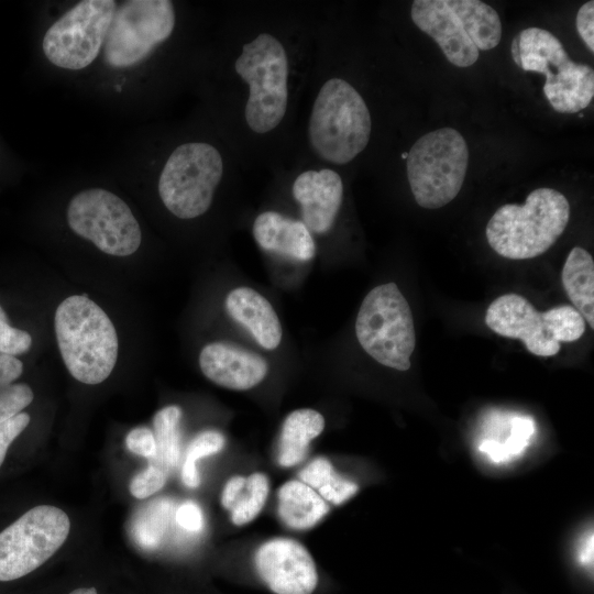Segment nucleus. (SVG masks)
<instances>
[{"label": "nucleus", "mask_w": 594, "mask_h": 594, "mask_svg": "<svg viewBox=\"0 0 594 594\" xmlns=\"http://www.w3.org/2000/svg\"><path fill=\"white\" fill-rule=\"evenodd\" d=\"M55 334L66 369L77 381L96 385L109 377L119 342L108 315L86 295H73L57 307Z\"/></svg>", "instance_id": "nucleus-1"}, {"label": "nucleus", "mask_w": 594, "mask_h": 594, "mask_svg": "<svg viewBox=\"0 0 594 594\" xmlns=\"http://www.w3.org/2000/svg\"><path fill=\"white\" fill-rule=\"evenodd\" d=\"M570 219L565 196L552 188H537L524 205L499 207L487 222L491 248L510 260L534 258L548 251L563 233Z\"/></svg>", "instance_id": "nucleus-2"}, {"label": "nucleus", "mask_w": 594, "mask_h": 594, "mask_svg": "<svg viewBox=\"0 0 594 594\" xmlns=\"http://www.w3.org/2000/svg\"><path fill=\"white\" fill-rule=\"evenodd\" d=\"M371 130L370 110L360 92L342 78L324 81L308 122L315 154L336 165L350 163L367 146Z\"/></svg>", "instance_id": "nucleus-3"}, {"label": "nucleus", "mask_w": 594, "mask_h": 594, "mask_svg": "<svg viewBox=\"0 0 594 594\" xmlns=\"http://www.w3.org/2000/svg\"><path fill=\"white\" fill-rule=\"evenodd\" d=\"M510 52L521 69L544 75L543 92L557 112L575 113L591 103L593 68L573 62L551 32L540 28L525 29L514 37Z\"/></svg>", "instance_id": "nucleus-4"}, {"label": "nucleus", "mask_w": 594, "mask_h": 594, "mask_svg": "<svg viewBox=\"0 0 594 594\" xmlns=\"http://www.w3.org/2000/svg\"><path fill=\"white\" fill-rule=\"evenodd\" d=\"M288 66L283 43L266 32L245 43L234 62L237 74L249 87L245 122L256 134L271 132L286 114Z\"/></svg>", "instance_id": "nucleus-5"}, {"label": "nucleus", "mask_w": 594, "mask_h": 594, "mask_svg": "<svg viewBox=\"0 0 594 594\" xmlns=\"http://www.w3.org/2000/svg\"><path fill=\"white\" fill-rule=\"evenodd\" d=\"M175 25L169 0L118 2L99 59L111 73L136 70L172 36Z\"/></svg>", "instance_id": "nucleus-6"}, {"label": "nucleus", "mask_w": 594, "mask_h": 594, "mask_svg": "<svg viewBox=\"0 0 594 594\" xmlns=\"http://www.w3.org/2000/svg\"><path fill=\"white\" fill-rule=\"evenodd\" d=\"M224 170L220 151L204 141L176 146L165 160L157 179L165 208L179 219H194L210 208Z\"/></svg>", "instance_id": "nucleus-7"}, {"label": "nucleus", "mask_w": 594, "mask_h": 594, "mask_svg": "<svg viewBox=\"0 0 594 594\" xmlns=\"http://www.w3.org/2000/svg\"><path fill=\"white\" fill-rule=\"evenodd\" d=\"M469 148L462 134L441 128L420 136L406 160L407 177L416 202L438 209L460 193L468 170Z\"/></svg>", "instance_id": "nucleus-8"}, {"label": "nucleus", "mask_w": 594, "mask_h": 594, "mask_svg": "<svg viewBox=\"0 0 594 594\" xmlns=\"http://www.w3.org/2000/svg\"><path fill=\"white\" fill-rule=\"evenodd\" d=\"M363 350L384 366L410 369L416 336L411 309L395 283L374 287L363 299L355 320Z\"/></svg>", "instance_id": "nucleus-9"}, {"label": "nucleus", "mask_w": 594, "mask_h": 594, "mask_svg": "<svg viewBox=\"0 0 594 594\" xmlns=\"http://www.w3.org/2000/svg\"><path fill=\"white\" fill-rule=\"evenodd\" d=\"M486 326L495 333L521 340L526 349L538 356L556 355L560 342H574L585 331L581 314L563 305L538 311L531 302L517 294H505L488 306Z\"/></svg>", "instance_id": "nucleus-10"}, {"label": "nucleus", "mask_w": 594, "mask_h": 594, "mask_svg": "<svg viewBox=\"0 0 594 594\" xmlns=\"http://www.w3.org/2000/svg\"><path fill=\"white\" fill-rule=\"evenodd\" d=\"M118 7L114 0H82L46 29L42 52L58 69L81 72L99 59Z\"/></svg>", "instance_id": "nucleus-11"}, {"label": "nucleus", "mask_w": 594, "mask_h": 594, "mask_svg": "<svg viewBox=\"0 0 594 594\" xmlns=\"http://www.w3.org/2000/svg\"><path fill=\"white\" fill-rule=\"evenodd\" d=\"M66 219L74 233L109 255H131L142 242L140 224L130 207L105 188L78 191L68 202Z\"/></svg>", "instance_id": "nucleus-12"}, {"label": "nucleus", "mask_w": 594, "mask_h": 594, "mask_svg": "<svg viewBox=\"0 0 594 594\" xmlns=\"http://www.w3.org/2000/svg\"><path fill=\"white\" fill-rule=\"evenodd\" d=\"M67 514L40 505L29 509L0 532V581L18 580L45 563L66 541Z\"/></svg>", "instance_id": "nucleus-13"}, {"label": "nucleus", "mask_w": 594, "mask_h": 594, "mask_svg": "<svg viewBox=\"0 0 594 594\" xmlns=\"http://www.w3.org/2000/svg\"><path fill=\"white\" fill-rule=\"evenodd\" d=\"M254 566L275 594H312L318 584L315 561L308 550L289 538H273L254 553Z\"/></svg>", "instance_id": "nucleus-14"}, {"label": "nucleus", "mask_w": 594, "mask_h": 594, "mask_svg": "<svg viewBox=\"0 0 594 594\" xmlns=\"http://www.w3.org/2000/svg\"><path fill=\"white\" fill-rule=\"evenodd\" d=\"M292 193L310 232L323 234L332 228L343 199V183L337 172L305 170L294 180Z\"/></svg>", "instance_id": "nucleus-15"}, {"label": "nucleus", "mask_w": 594, "mask_h": 594, "mask_svg": "<svg viewBox=\"0 0 594 594\" xmlns=\"http://www.w3.org/2000/svg\"><path fill=\"white\" fill-rule=\"evenodd\" d=\"M410 15L415 25L437 42L451 64L469 67L477 61L479 50L447 0H415Z\"/></svg>", "instance_id": "nucleus-16"}, {"label": "nucleus", "mask_w": 594, "mask_h": 594, "mask_svg": "<svg viewBox=\"0 0 594 594\" xmlns=\"http://www.w3.org/2000/svg\"><path fill=\"white\" fill-rule=\"evenodd\" d=\"M199 366L208 380L234 391L258 385L268 370L261 355L226 342L205 345L199 354Z\"/></svg>", "instance_id": "nucleus-17"}, {"label": "nucleus", "mask_w": 594, "mask_h": 594, "mask_svg": "<svg viewBox=\"0 0 594 594\" xmlns=\"http://www.w3.org/2000/svg\"><path fill=\"white\" fill-rule=\"evenodd\" d=\"M253 237L264 251L299 262H307L316 254L314 238L304 222L277 211H264L255 218Z\"/></svg>", "instance_id": "nucleus-18"}, {"label": "nucleus", "mask_w": 594, "mask_h": 594, "mask_svg": "<svg viewBox=\"0 0 594 594\" xmlns=\"http://www.w3.org/2000/svg\"><path fill=\"white\" fill-rule=\"evenodd\" d=\"M226 309L262 348L274 350L279 345L283 333L279 319L260 293L250 287L234 288L227 295Z\"/></svg>", "instance_id": "nucleus-19"}, {"label": "nucleus", "mask_w": 594, "mask_h": 594, "mask_svg": "<svg viewBox=\"0 0 594 594\" xmlns=\"http://www.w3.org/2000/svg\"><path fill=\"white\" fill-rule=\"evenodd\" d=\"M280 520L295 530H306L318 524L329 512L327 502L301 481H288L277 491Z\"/></svg>", "instance_id": "nucleus-20"}, {"label": "nucleus", "mask_w": 594, "mask_h": 594, "mask_svg": "<svg viewBox=\"0 0 594 594\" xmlns=\"http://www.w3.org/2000/svg\"><path fill=\"white\" fill-rule=\"evenodd\" d=\"M561 279L563 288L581 314L594 328V261L592 255L580 246L573 248L563 265Z\"/></svg>", "instance_id": "nucleus-21"}, {"label": "nucleus", "mask_w": 594, "mask_h": 594, "mask_svg": "<svg viewBox=\"0 0 594 594\" xmlns=\"http://www.w3.org/2000/svg\"><path fill=\"white\" fill-rule=\"evenodd\" d=\"M323 428L324 418L317 410L304 408L290 413L282 426L278 463L286 468L300 463L307 454L309 442Z\"/></svg>", "instance_id": "nucleus-22"}, {"label": "nucleus", "mask_w": 594, "mask_h": 594, "mask_svg": "<svg viewBox=\"0 0 594 594\" xmlns=\"http://www.w3.org/2000/svg\"><path fill=\"white\" fill-rule=\"evenodd\" d=\"M267 495L268 480L265 474L256 472L248 477H231L223 487L221 503L231 512L232 522L242 526L261 513Z\"/></svg>", "instance_id": "nucleus-23"}, {"label": "nucleus", "mask_w": 594, "mask_h": 594, "mask_svg": "<svg viewBox=\"0 0 594 594\" xmlns=\"http://www.w3.org/2000/svg\"><path fill=\"white\" fill-rule=\"evenodd\" d=\"M447 4L479 51H488L498 45L502 22L491 6L479 0H447Z\"/></svg>", "instance_id": "nucleus-24"}, {"label": "nucleus", "mask_w": 594, "mask_h": 594, "mask_svg": "<svg viewBox=\"0 0 594 594\" xmlns=\"http://www.w3.org/2000/svg\"><path fill=\"white\" fill-rule=\"evenodd\" d=\"M507 427L502 432H488L477 446L479 451L494 463L508 462L520 455L536 431L535 421L528 416L512 417Z\"/></svg>", "instance_id": "nucleus-25"}, {"label": "nucleus", "mask_w": 594, "mask_h": 594, "mask_svg": "<svg viewBox=\"0 0 594 594\" xmlns=\"http://www.w3.org/2000/svg\"><path fill=\"white\" fill-rule=\"evenodd\" d=\"M299 477L333 505L344 503L359 490L354 482L338 474L326 458L314 459L299 472Z\"/></svg>", "instance_id": "nucleus-26"}, {"label": "nucleus", "mask_w": 594, "mask_h": 594, "mask_svg": "<svg viewBox=\"0 0 594 594\" xmlns=\"http://www.w3.org/2000/svg\"><path fill=\"white\" fill-rule=\"evenodd\" d=\"M22 372L23 364L19 359L0 353V422L20 414L34 398L28 384L13 383Z\"/></svg>", "instance_id": "nucleus-27"}, {"label": "nucleus", "mask_w": 594, "mask_h": 594, "mask_svg": "<svg viewBox=\"0 0 594 594\" xmlns=\"http://www.w3.org/2000/svg\"><path fill=\"white\" fill-rule=\"evenodd\" d=\"M182 409L176 405H169L158 410L153 419L156 454L148 459L161 465L168 472L174 469L180 455L179 422Z\"/></svg>", "instance_id": "nucleus-28"}, {"label": "nucleus", "mask_w": 594, "mask_h": 594, "mask_svg": "<svg viewBox=\"0 0 594 594\" xmlns=\"http://www.w3.org/2000/svg\"><path fill=\"white\" fill-rule=\"evenodd\" d=\"M224 443L223 435L216 430L202 431L190 441L182 468V480L186 486L195 488L200 484L197 461L220 452Z\"/></svg>", "instance_id": "nucleus-29"}, {"label": "nucleus", "mask_w": 594, "mask_h": 594, "mask_svg": "<svg viewBox=\"0 0 594 594\" xmlns=\"http://www.w3.org/2000/svg\"><path fill=\"white\" fill-rule=\"evenodd\" d=\"M144 515L140 525V539L147 547H154L163 536L170 513L168 499H157Z\"/></svg>", "instance_id": "nucleus-30"}, {"label": "nucleus", "mask_w": 594, "mask_h": 594, "mask_svg": "<svg viewBox=\"0 0 594 594\" xmlns=\"http://www.w3.org/2000/svg\"><path fill=\"white\" fill-rule=\"evenodd\" d=\"M168 471L148 460L147 466L136 473L129 484L132 496L144 499L158 492L166 483Z\"/></svg>", "instance_id": "nucleus-31"}, {"label": "nucleus", "mask_w": 594, "mask_h": 594, "mask_svg": "<svg viewBox=\"0 0 594 594\" xmlns=\"http://www.w3.org/2000/svg\"><path fill=\"white\" fill-rule=\"evenodd\" d=\"M32 345V337L24 330L10 326L7 315L0 306V353L22 354Z\"/></svg>", "instance_id": "nucleus-32"}, {"label": "nucleus", "mask_w": 594, "mask_h": 594, "mask_svg": "<svg viewBox=\"0 0 594 594\" xmlns=\"http://www.w3.org/2000/svg\"><path fill=\"white\" fill-rule=\"evenodd\" d=\"M127 449L140 457L152 459L156 454V443L153 430L147 427H136L125 437Z\"/></svg>", "instance_id": "nucleus-33"}, {"label": "nucleus", "mask_w": 594, "mask_h": 594, "mask_svg": "<svg viewBox=\"0 0 594 594\" xmlns=\"http://www.w3.org/2000/svg\"><path fill=\"white\" fill-rule=\"evenodd\" d=\"M29 422L30 416L26 413H20L8 420L0 422V466L6 459L9 447L28 427Z\"/></svg>", "instance_id": "nucleus-34"}, {"label": "nucleus", "mask_w": 594, "mask_h": 594, "mask_svg": "<svg viewBox=\"0 0 594 594\" xmlns=\"http://www.w3.org/2000/svg\"><path fill=\"white\" fill-rule=\"evenodd\" d=\"M576 30L591 51L594 52V1L585 2L576 13Z\"/></svg>", "instance_id": "nucleus-35"}, {"label": "nucleus", "mask_w": 594, "mask_h": 594, "mask_svg": "<svg viewBox=\"0 0 594 594\" xmlns=\"http://www.w3.org/2000/svg\"><path fill=\"white\" fill-rule=\"evenodd\" d=\"M175 518L177 524L188 531H199L204 525L202 512L199 505L191 501L177 508Z\"/></svg>", "instance_id": "nucleus-36"}, {"label": "nucleus", "mask_w": 594, "mask_h": 594, "mask_svg": "<svg viewBox=\"0 0 594 594\" xmlns=\"http://www.w3.org/2000/svg\"><path fill=\"white\" fill-rule=\"evenodd\" d=\"M579 560L582 564L592 565L593 563V532L587 530L580 539L578 549Z\"/></svg>", "instance_id": "nucleus-37"}, {"label": "nucleus", "mask_w": 594, "mask_h": 594, "mask_svg": "<svg viewBox=\"0 0 594 594\" xmlns=\"http://www.w3.org/2000/svg\"><path fill=\"white\" fill-rule=\"evenodd\" d=\"M69 594H98L95 587H79L72 591Z\"/></svg>", "instance_id": "nucleus-38"}]
</instances>
